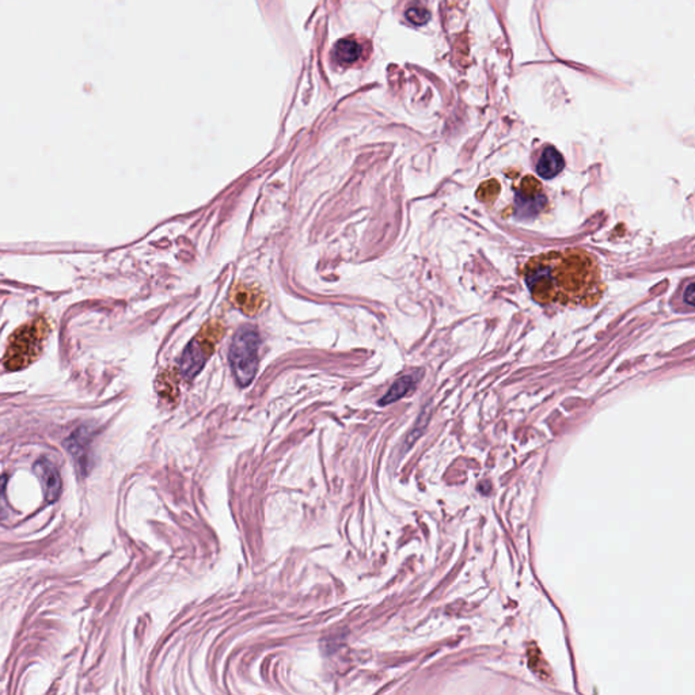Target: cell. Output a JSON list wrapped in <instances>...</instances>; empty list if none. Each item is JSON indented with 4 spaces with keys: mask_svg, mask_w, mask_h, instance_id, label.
<instances>
[{
    "mask_svg": "<svg viewBox=\"0 0 695 695\" xmlns=\"http://www.w3.org/2000/svg\"><path fill=\"white\" fill-rule=\"evenodd\" d=\"M521 275L541 306L592 307L604 291L596 257L583 249L553 250L530 258Z\"/></svg>",
    "mask_w": 695,
    "mask_h": 695,
    "instance_id": "1",
    "label": "cell"
},
{
    "mask_svg": "<svg viewBox=\"0 0 695 695\" xmlns=\"http://www.w3.org/2000/svg\"><path fill=\"white\" fill-rule=\"evenodd\" d=\"M51 326L42 316L19 327L12 334L6 350L4 364L7 370L18 371L35 363L42 353Z\"/></svg>",
    "mask_w": 695,
    "mask_h": 695,
    "instance_id": "2",
    "label": "cell"
},
{
    "mask_svg": "<svg viewBox=\"0 0 695 695\" xmlns=\"http://www.w3.org/2000/svg\"><path fill=\"white\" fill-rule=\"evenodd\" d=\"M260 347V333L250 325L240 327L233 339L228 357L234 378L241 387H247L255 378L258 370Z\"/></svg>",
    "mask_w": 695,
    "mask_h": 695,
    "instance_id": "3",
    "label": "cell"
},
{
    "mask_svg": "<svg viewBox=\"0 0 695 695\" xmlns=\"http://www.w3.org/2000/svg\"><path fill=\"white\" fill-rule=\"evenodd\" d=\"M222 333V329L217 326H212L209 332L204 329L185 348L179 359V370L186 381H193L201 372Z\"/></svg>",
    "mask_w": 695,
    "mask_h": 695,
    "instance_id": "4",
    "label": "cell"
},
{
    "mask_svg": "<svg viewBox=\"0 0 695 695\" xmlns=\"http://www.w3.org/2000/svg\"><path fill=\"white\" fill-rule=\"evenodd\" d=\"M536 183L538 182L535 181V178L527 177L523 181L521 189L516 193V206H518V212H521V217H525V216L531 217V216L536 215L541 209L543 208V206L546 203V197H545L541 186L538 185L536 189H534Z\"/></svg>",
    "mask_w": 695,
    "mask_h": 695,
    "instance_id": "5",
    "label": "cell"
},
{
    "mask_svg": "<svg viewBox=\"0 0 695 695\" xmlns=\"http://www.w3.org/2000/svg\"><path fill=\"white\" fill-rule=\"evenodd\" d=\"M35 474L44 487V496L48 503H55L62 491V480L56 466L48 459H41L35 463Z\"/></svg>",
    "mask_w": 695,
    "mask_h": 695,
    "instance_id": "6",
    "label": "cell"
},
{
    "mask_svg": "<svg viewBox=\"0 0 695 695\" xmlns=\"http://www.w3.org/2000/svg\"><path fill=\"white\" fill-rule=\"evenodd\" d=\"M67 449L70 451L75 464L78 469L86 474L90 466V433L84 428H79L75 431L66 442Z\"/></svg>",
    "mask_w": 695,
    "mask_h": 695,
    "instance_id": "7",
    "label": "cell"
},
{
    "mask_svg": "<svg viewBox=\"0 0 695 695\" xmlns=\"http://www.w3.org/2000/svg\"><path fill=\"white\" fill-rule=\"evenodd\" d=\"M563 168H565V161L559 154V151L554 147H546L538 161L536 173L543 179H552L561 173Z\"/></svg>",
    "mask_w": 695,
    "mask_h": 695,
    "instance_id": "8",
    "label": "cell"
},
{
    "mask_svg": "<svg viewBox=\"0 0 695 695\" xmlns=\"http://www.w3.org/2000/svg\"><path fill=\"white\" fill-rule=\"evenodd\" d=\"M418 378L415 375H406L399 378L397 382L390 387V390L384 394L382 399L379 401V405L386 406L392 402H397L398 399L404 398L406 394H409L417 384Z\"/></svg>",
    "mask_w": 695,
    "mask_h": 695,
    "instance_id": "9",
    "label": "cell"
},
{
    "mask_svg": "<svg viewBox=\"0 0 695 695\" xmlns=\"http://www.w3.org/2000/svg\"><path fill=\"white\" fill-rule=\"evenodd\" d=\"M361 55V45L354 38L341 39L334 49V56L337 62L343 66H350L359 60Z\"/></svg>",
    "mask_w": 695,
    "mask_h": 695,
    "instance_id": "10",
    "label": "cell"
},
{
    "mask_svg": "<svg viewBox=\"0 0 695 695\" xmlns=\"http://www.w3.org/2000/svg\"><path fill=\"white\" fill-rule=\"evenodd\" d=\"M406 18L410 24H413L416 26H421L429 21L431 14L422 4L415 3V4L409 6V8L406 10Z\"/></svg>",
    "mask_w": 695,
    "mask_h": 695,
    "instance_id": "11",
    "label": "cell"
},
{
    "mask_svg": "<svg viewBox=\"0 0 695 695\" xmlns=\"http://www.w3.org/2000/svg\"><path fill=\"white\" fill-rule=\"evenodd\" d=\"M253 299H260V298H257L255 294H249L247 289H244L241 294L237 295V302L241 305L244 312L247 314H251L250 310H253V313H254L258 309V306L255 305V300H253Z\"/></svg>",
    "mask_w": 695,
    "mask_h": 695,
    "instance_id": "12",
    "label": "cell"
},
{
    "mask_svg": "<svg viewBox=\"0 0 695 695\" xmlns=\"http://www.w3.org/2000/svg\"><path fill=\"white\" fill-rule=\"evenodd\" d=\"M6 485L7 477L3 476L0 477V519H3L6 515Z\"/></svg>",
    "mask_w": 695,
    "mask_h": 695,
    "instance_id": "13",
    "label": "cell"
},
{
    "mask_svg": "<svg viewBox=\"0 0 695 695\" xmlns=\"http://www.w3.org/2000/svg\"><path fill=\"white\" fill-rule=\"evenodd\" d=\"M685 292H686V295H685V302H686L690 307H693V306H694V282H693V281H690V282H689V285L686 287Z\"/></svg>",
    "mask_w": 695,
    "mask_h": 695,
    "instance_id": "14",
    "label": "cell"
}]
</instances>
